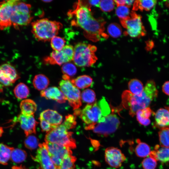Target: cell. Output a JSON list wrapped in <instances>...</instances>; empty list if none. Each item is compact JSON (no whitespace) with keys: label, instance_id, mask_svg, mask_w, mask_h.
<instances>
[{"label":"cell","instance_id":"obj_1","mask_svg":"<svg viewBox=\"0 0 169 169\" xmlns=\"http://www.w3.org/2000/svg\"><path fill=\"white\" fill-rule=\"evenodd\" d=\"M158 94L155 83L153 80H148L144 87L142 93L134 95L129 90H125L122 95L123 106L129 110V114L133 117L138 110L148 107Z\"/></svg>","mask_w":169,"mask_h":169},{"label":"cell","instance_id":"obj_2","mask_svg":"<svg viewBox=\"0 0 169 169\" xmlns=\"http://www.w3.org/2000/svg\"><path fill=\"white\" fill-rule=\"evenodd\" d=\"M110 110L105 99L103 98L97 102L88 104L79 113L80 118L87 125L86 130H92L97 124L104 122L110 114Z\"/></svg>","mask_w":169,"mask_h":169},{"label":"cell","instance_id":"obj_3","mask_svg":"<svg viewBox=\"0 0 169 169\" xmlns=\"http://www.w3.org/2000/svg\"><path fill=\"white\" fill-rule=\"evenodd\" d=\"M32 26L34 37L38 40L45 42L55 36L62 25L59 22L43 18L33 22Z\"/></svg>","mask_w":169,"mask_h":169},{"label":"cell","instance_id":"obj_4","mask_svg":"<svg viewBox=\"0 0 169 169\" xmlns=\"http://www.w3.org/2000/svg\"><path fill=\"white\" fill-rule=\"evenodd\" d=\"M105 23L102 18H95L92 15L77 23L75 25L84 30V35L87 38L96 42L103 38H107L104 33Z\"/></svg>","mask_w":169,"mask_h":169},{"label":"cell","instance_id":"obj_5","mask_svg":"<svg viewBox=\"0 0 169 169\" xmlns=\"http://www.w3.org/2000/svg\"><path fill=\"white\" fill-rule=\"evenodd\" d=\"M73 60L75 64L80 67H89L96 61L95 52V46L85 43H79L74 47Z\"/></svg>","mask_w":169,"mask_h":169},{"label":"cell","instance_id":"obj_6","mask_svg":"<svg viewBox=\"0 0 169 169\" xmlns=\"http://www.w3.org/2000/svg\"><path fill=\"white\" fill-rule=\"evenodd\" d=\"M61 124L48 132L45 136V142L57 144L70 149L76 147L75 141L72 137L73 133Z\"/></svg>","mask_w":169,"mask_h":169},{"label":"cell","instance_id":"obj_7","mask_svg":"<svg viewBox=\"0 0 169 169\" xmlns=\"http://www.w3.org/2000/svg\"><path fill=\"white\" fill-rule=\"evenodd\" d=\"M30 5L19 0H15L10 18L11 24L15 26L25 25L31 21Z\"/></svg>","mask_w":169,"mask_h":169},{"label":"cell","instance_id":"obj_8","mask_svg":"<svg viewBox=\"0 0 169 169\" xmlns=\"http://www.w3.org/2000/svg\"><path fill=\"white\" fill-rule=\"evenodd\" d=\"M122 26L126 31V33L132 38H137L146 34V31L141 20V17L132 11L130 17L124 20H120Z\"/></svg>","mask_w":169,"mask_h":169},{"label":"cell","instance_id":"obj_9","mask_svg":"<svg viewBox=\"0 0 169 169\" xmlns=\"http://www.w3.org/2000/svg\"><path fill=\"white\" fill-rule=\"evenodd\" d=\"M59 85L60 90L66 97L69 105L74 110L78 109L82 105L80 90L70 80H62Z\"/></svg>","mask_w":169,"mask_h":169},{"label":"cell","instance_id":"obj_10","mask_svg":"<svg viewBox=\"0 0 169 169\" xmlns=\"http://www.w3.org/2000/svg\"><path fill=\"white\" fill-rule=\"evenodd\" d=\"M74 49L71 45H66L60 51H54L49 56L44 58L46 64L61 65L73 60Z\"/></svg>","mask_w":169,"mask_h":169},{"label":"cell","instance_id":"obj_11","mask_svg":"<svg viewBox=\"0 0 169 169\" xmlns=\"http://www.w3.org/2000/svg\"><path fill=\"white\" fill-rule=\"evenodd\" d=\"M44 144L47 150L52 161L58 169H60L64 158L68 155H72V151L70 149L63 146L47 142Z\"/></svg>","mask_w":169,"mask_h":169},{"label":"cell","instance_id":"obj_12","mask_svg":"<svg viewBox=\"0 0 169 169\" xmlns=\"http://www.w3.org/2000/svg\"><path fill=\"white\" fill-rule=\"evenodd\" d=\"M120 124L118 117L112 114L107 116L104 122L95 125L92 130L95 133L106 136L115 132Z\"/></svg>","mask_w":169,"mask_h":169},{"label":"cell","instance_id":"obj_13","mask_svg":"<svg viewBox=\"0 0 169 169\" xmlns=\"http://www.w3.org/2000/svg\"><path fill=\"white\" fill-rule=\"evenodd\" d=\"M20 78L13 66L9 64L0 65V84L6 86L12 85Z\"/></svg>","mask_w":169,"mask_h":169},{"label":"cell","instance_id":"obj_14","mask_svg":"<svg viewBox=\"0 0 169 169\" xmlns=\"http://www.w3.org/2000/svg\"><path fill=\"white\" fill-rule=\"evenodd\" d=\"M105 155L107 163L110 166L116 168L120 167L126 159L120 149L114 147L106 148Z\"/></svg>","mask_w":169,"mask_h":169},{"label":"cell","instance_id":"obj_15","mask_svg":"<svg viewBox=\"0 0 169 169\" xmlns=\"http://www.w3.org/2000/svg\"><path fill=\"white\" fill-rule=\"evenodd\" d=\"M38 146L36 156L33 158L40 165L38 169H58L52 161L44 143L39 144Z\"/></svg>","mask_w":169,"mask_h":169},{"label":"cell","instance_id":"obj_16","mask_svg":"<svg viewBox=\"0 0 169 169\" xmlns=\"http://www.w3.org/2000/svg\"><path fill=\"white\" fill-rule=\"evenodd\" d=\"M15 0L4 1L0 3V28L3 29L11 25L10 18Z\"/></svg>","mask_w":169,"mask_h":169},{"label":"cell","instance_id":"obj_17","mask_svg":"<svg viewBox=\"0 0 169 169\" xmlns=\"http://www.w3.org/2000/svg\"><path fill=\"white\" fill-rule=\"evenodd\" d=\"M14 121L15 123H19L27 137L36 133V127L38 122L35 120L34 115L26 116L21 114L14 120Z\"/></svg>","mask_w":169,"mask_h":169},{"label":"cell","instance_id":"obj_18","mask_svg":"<svg viewBox=\"0 0 169 169\" xmlns=\"http://www.w3.org/2000/svg\"><path fill=\"white\" fill-rule=\"evenodd\" d=\"M40 95L46 99L55 100L59 103H64L67 100L62 91L54 86L50 87L42 91Z\"/></svg>","mask_w":169,"mask_h":169},{"label":"cell","instance_id":"obj_19","mask_svg":"<svg viewBox=\"0 0 169 169\" xmlns=\"http://www.w3.org/2000/svg\"><path fill=\"white\" fill-rule=\"evenodd\" d=\"M39 119L44 120L52 125L57 126L62 123L63 117L56 111L48 109L41 113Z\"/></svg>","mask_w":169,"mask_h":169},{"label":"cell","instance_id":"obj_20","mask_svg":"<svg viewBox=\"0 0 169 169\" xmlns=\"http://www.w3.org/2000/svg\"><path fill=\"white\" fill-rule=\"evenodd\" d=\"M157 125L162 128L169 126V107L159 109L155 113Z\"/></svg>","mask_w":169,"mask_h":169},{"label":"cell","instance_id":"obj_21","mask_svg":"<svg viewBox=\"0 0 169 169\" xmlns=\"http://www.w3.org/2000/svg\"><path fill=\"white\" fill-rule=\"evenodd\" d=\"M149 156L160 161L165 163L169 161V147L156 145L154 150L151 151Z\"/></svg>","mask_w":169,"mask_h":169},{"label":"cell","instance_id":"obj_22","mask_svg":"<svg viewBox=\"0 0 169 169\" xmlns=\"http://www.w3.org/2000/svg\"><path fill=\"white\" fill-rule=\"evenodd\" d=\"M20 107L21 114L26 116L33 115L37 108L35 102L30 99L22 100L20 104Z\"/></svg>","mask_w":169,"mask_h":169},{"label":"cell","instance_id":"obj_23","mask_svg":"<svg viewBox=\"0 0 169 169\" xmlns=\"http://www.w3.org/2000/svg\"><path fill=\"white\" fill-rule=\"evenodd\" d=\"M152 113V111L149 107L138 110L136 113L137 120L141 125H148L151 123L149 118Z\"/></svg>","mask_w":169,"mask_h":169},{"label":"cell","instance_id":"obj_24","mask_svg":"<svg viewBox=\"0 0 169 169\" xmlns=\"http://www.w3.org/2000/svg\"><path fill=\"white\" fill-rule=\"evenodd\" d=\"M71 83L77 88L80 89L86 88L90 86L93 82L92 78L90 76L84 75L71 79Z\"/></svg>","mask_w":169,"mask_h":169},{"label":"cell","instance_id":"obj_25","mask_svg":"<svg viewBox=\"0 0 169 169\" xmlns=\"http://www.w3.org/2000/svg\"><path fill=\"white\" fill-rule=\"evenodd\" d=\"M157 1L155 0H140L135 1L133 10L149 11L155 5Z\"/></svg>","mask_w":169,"mask_h":169},{"label":"cell","instance_id":"obj_26","mask_svg":"<svg viewBox=\"0 0 169 169\" xmlns=\"http://www.w3.org/2000/svg\"><path fill=\"white\" fill-rule=\"evenodd\" d=\"M33 82V86L36 89L42 91L47 89L49 84V81L46 76L39 74L34 76Z\"/></svg>","mask_w":169,"mask_h":169},{"label":"cell","instance_id":"obj_27","mask_svg":"<svg viewBox=\"0 0 169 169\" xmlns=\"http://www.w3.org/2000/svg\"><path fill=\"white\" fill-rule=\"evenodd\" d=\"M14 148L0 143V164L7 165L10 159L11 152Z\"/></svg>","mask_w":169,"mask_h":169},{"label":"cell","instance_id":"obj_28","mask_svg":"<svg viewBox=\"0 0 169 169\" xmlns=\"http://www.w3.org/2000/svg\"><path fill=\"white\" fill-rule=\"evenodd\" d=\"M62 71L63 74L62 78L64 80H70L71 78L77 72V68L73 64L67 63L62 66Z\"/></svg>","mask_w":169,"mask_h":169},{"label":"cell","instance_id":"obj_29","mask_svg":"<svg viewBox=\"0 0 169 169\" xmlns=\"http://www.w3.org/2000/svg\"><path fill=\"white\" fill-rule=\"evenodd\" d=\"M129 91L134 95H138L143 92L144 87L141 81L136 79L131 80L128 84Z\"/></svg>","mask_w":169,"mask_h":169},{"label":"cell","instance_id":"obj_30","mask_svg":"<svg viewBox=\"0 0 169 169\" xmlns=\"http://www.w3.org/2000/svg\"><path fill=\"white\" fill-rule=\"evenodd\" d=\"M137 144L135 150L136 155L140 157H145L150 155L151 151L149 146L146 143L137 140Z\"/></svg>","mask_w":169,"mask_h":169},{"label":"cell","instance_id":"obj_31","mask_svg":"<svg viewBox=\"0 0 169 169\" xmlns=\"http://www.w3.org/2000/svg\"><path fill=\"white\" fill-rule=\"evenodd\" d=\"M14 93L17 98L21 100L28 97L29 94V90L25 84L20 83L15 87Z\"/></svg>","mask_w":169,"mask_h":169},{"label":"cell","instance_id":"obj_32","mask_svg":"<svg viewBox=\"0 0 169 169\" xmlns=\"http://www.w3.org/2000/svg\"><path fill=\"white\" fill-rule=\"evenodd\" d=\"M27 156V153L24 150L14 148L11 152L10 160L14 163H19L25 161Z\"/></svg>","mask_w":169,"mask_h":169},{"label":"cell","instance_id":"obj_33","mask_svg":"<svg viewBox=\"0 0 169 169\" xmlns=\"http://www.w3.org/2000/svg\"><path fill=\"white\" fill-rule=\"evenodd\" d=\"M161 146L169 147V127L162 128L159 132Z\"/></svg>","mask_w":169,"mask_h":169},{"label":"cell","instance_id":"obj_34","mask_svg":"<svg viewBox=\"0 0 169 169\" xmlns=\"http://www.w3.org/2000/svg\"><path fill=\"white\" fill-rule=\"evenodd\" d=\"M81 96L82 100L89 104L93 103L96 100L95 93L90 89H87L84 90L81 94Z\"/></svg>","mask_w":169,"mask_h":169},{"label":"cell","instance_id":"obj_35","mask_svg":"<svg viewBox=\"0 0 169 169\" xmlns=\"http://www.w3.org/2000/svg\"><path fill=\"white\" fill-rule=\"evenodd\" d=\"M76 161V158L72 155L66 156L63 160L60 169H74Z\"/></svg>","mask_w":169,"mask_h":169},{"label":"cell","instance_id":"obj_36","mask_svg":"<svg viewBox=\"0 0 169 169\" xmlns=\"http://www.w3.org/2000/svg\"><path fill=\"white\" fill-rule=\"evenodd\" d=\"M65 42L63 38L55 36L51 40V46L54 51H61L65 46Z\"/></svg>","mask_w":169,"mask_h":169},{"label":"cell","instance_id":"obj_37","mask_svg":"<svg viewBox=\"0 0 169 169\" xmlns=\"http://www.w3.org/2000/svg\"><path fill=\"white\" fill-rule=\"evenodd\" d=\"M115 13L120 20H124L128 18L131 14L129 7L125 5L117 6Z\"/></svg>","mask_w":169,"mask_h":169},{"label":"cell","instance_id":"obj_38","mask_svg":"<svg viewBox=\"0 0 169 169\" xmlns=\"http://www.w3.org/2000/svg\"><path fill=\"white\" fill-rule=\"evenodd\" d=\"M38 139L35 136L30 135L25 140L24 145L27 148L33 150L39 146Z\"/></svg>","mask_w":169,"mask_h":169},{"label":"cell","instance_id":"obj_39","mask_svg":"<svg viewBox=\"0 0 169 169\" xmlns=\"http://www.w3.org/2000/svg\"><path fill=\"white\" fill-rule=\"evenodd\" d=\"M107 31L111 36L114 38L119 37L122 33L120 27L116 23H112L109 24L107 28Z\"/></svg>","mask_w":169,"mask_h":169},{"label":"cell","instance_id":"obj_40","mask_svg":"<svg viewBox=\"0 0 169 169\" xmlns=\"http://www.w3.org/2000/svg\"><path fill=\"white\" fill-rule=\"evenodd\" d=\"M62 124L67 130L74 128L76 124L75 116L71 114L66 115Z\"/></svg>","mask_w":169,"mask_h":169},{"label":"cell","instance_id":"obj_41","mask_svg":"<svg viewBox=\"0 0 169 169\" xmlns=\"http://www.w3.org/2000/svg\"><path fill=\"white\" fill-rule=\"evenodd\" d=\"M157 161L154 158L150 156L145 158L142 162L144 169H155L157 165Z\"/></svg>","mask_w":169,"mask_h":169},{"label":"cell","instance_id":"obj_42","mask_svg":"<svg viewBox=\"0 0 169 169\" xmlns=\"http://www.w3.org/2000/svg\"><path fill=\"white\" fill-rule=\"evenodd\" d=\"M115 3L113 0H101L100 3V8L103 11L110 12L115 7Z\"/></svg>","mask_w":169,"mask_h":169},{"label":"cell","instance_id":"obj_43","mask_svg":"<svg viewBox=\"0 0 169 169\" xmlns=\"http://www.w3.org/2000/svg\"><path fill=\"white\" fill-rule=\"evenodd\" d=\"M39 119L40 121V125L42 131L43 132L48 133L57 127L52 125L44 120L41 119Z\"/></svg>","mask_w":169,"mask_h":169},{"label":"cell","instance_id":"obj_44","mask_svg":"<svg viewBox=\"0 0 169 169\" xmlns=\"http://www.w3.org/2000/svg\"><path fill=\"white\" fill-rule=\"evenodd\" d=\"M162 90L165 94L169 96V81L164 83L162 86Z\"/></svg>","mask_w":169,"mask_h":169},{"label":"cell","instance_id":"obj_45","mask_svg":"<svg viewBox=\"0 0 169 169\" xmlns=\"http://www.w3.org/2000/svg\"><path fill=\"white\" fill-rule=\"evenodd\" d=\"M88 2L91 5L100 7V0H89Z\"/></svg>","mask_w":169,"mask_h":169},{"label":"cell","instance_id":"obj_46","mask_svg":"<svg viewBox=\"0 0 169 169\" xmlns=\"http://www.w3.org/2000/svg\"><path fill=\"white\" fill-rule=\"evenodd\" d=\"M114 1L116 4L117 6L124 5L125 4V0H114Z\"/></svg>","mask_w":169,"mask_h":169},{"label":"cell","instance_id":"obj_47","mask_svg":"<svg viewBox=\"0 0 169 169\" xmlns=\"http://www.w3.org/2000/svg\"><path fill=\"white\" fill-rule=\"evenodd\" d=\"M11 169H28L25 166L20 165V166H14L12 167Z\"/></svg>","mask_w":169,"mask_h":169},{"label":"cell","instance_id":"obj_48","mask_svg":"<svg viewBox=\"0 0 169 169\" xmlns=\"http://www.w3.org/2000/svg\"><path fill=\"white\" fill-rule=\"evenodd\" d=\"M134 0H125V5L128 7H130L134 3Z\"/></svg>","mask_w":169,"mask_h":169},{"label":"cell","instance_id":"obj_49","mask_svg":"<svg viewBox=\"0 0 169 169\" xmlns=\"http://www.w3.org/2000/svg\"><path fill=\"white\" fill-rule=\"evenodd\" d=\"M3 132L4 131L3 128L0 126V137L2 136Z\"/></svg>","mask_w":169,"mask_h":169},{"label":"cell","instance_id":"obj_50","mask_svg":"<svg viewBox=\"0 0 169 169\" xmlns=\"http://www.w3.org/2000/svg\"><path fill=\"white\" fill-rule=\"evenodd\" d=\"M165 3L166 6L169 8V0L166 1Z\"/></svg>","mask_w":169,"mask_h":169},{"label":"cell","instance_id":"obj_51","mask_svg":"<svg viewBox=\"0 0 169 169\" xmlns=\"http://www.w3.org/2000/svg\"><path fill=\"white\" fill-rule=\"evenodd\" d=\"M43 1L45 3H48V2H50L51 1H52V0H43Z\"/></svg>","mask_w":169,"mask_h":169}]
</instances>
